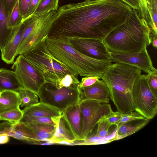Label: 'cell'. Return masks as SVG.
I'll return each mask as SVG.
<instances>
[{
    "mask_svg": "<svg viewBox=\"0 0 157 157\" xmlns=\"http://www.w3.org/2000/svg\"><path fill=\"white\" fill-rule=\"evenodd\" d=\"M146 79L151 92L157 98V70L147 73L146 75Z\"/></svg>",
    "mask_w": 157,
    "mask_h": 157,
    "instance_id": "cell-31",
    "label": "cell"
},
{
    "mask_svg": "<svg viewBox=\"0 0 157 157\" xmlns=\"http://www.w3.org/2000/svg\"><path fill=\"white\" fill-rule=\"evenodd\" d=\"M144 119L146 118L135 111L127 113H122L121 118L115 125L117 126L121 123Z\"/></svg>",
    "mask_w": 157,
    "mask_h": 157,
    "instance_id": "cell-32",
    "label": "cell"
},
{
    "mask_svg": "<svg viewBox=\"0 0 157 157\" xmlns=\"http://www.w3.org/2000/svg\"><path fill=\"white\" fill-rule=\"evenodd\" d=\"M22 110L23 117H58L62 113L56 108L41 102L25 107Z\"/></svg>",
    "mask_w": 157,
    "mask_h": 157,
    "instance_id": "cell-16",
    "label": "cell"
},
{
    "mask_svg": "<svg viewBox=\"0 0 157 157\" xmlns=\"http://www.w3.org/2000/svg\"><path fill=\"white\" fill-rule=\"evenodd\" d=\"M24 87L15 72L0 69V92L9 91L18 92Z\"/></svg>",
    "mask_w": 157,
    "mask_h": 157,
    "instance_id": "cell-17",
    "label": "cell"
},
{
    "mask_svg": "<svg viewBox=\"0 0 157 157\" xmlns=\"http://www.w3.org/2000/svg\"><path fill=\"white\" fill-rule=\"evenodd\" d=\"M147 48L140 52L131 53L110 52V60L112 62L133 66L148 73L156 69L153 65Z\"/></svg>",
    "mask_w": 157,
    "mask_h": 157,
    "instance_id": "cell-12",
    "label": "cell"
},
{
    "mask_svg": "<svg viewBox=\"0 0 157 157\" xmlns=\"http://www.w3.org/2000/svg\"><path fill=\"white\" fill-rule=\"evenodd\" d=\"M151 43H152L153 47L156 49L157 47V35L152 34Z\"/></svg>",
    "mask_w": 157,
    "mask_h": 157,
    "instance_id": "cell-43",
    "label": "cell"
},
{
    "mask_svg": "<svg viewBox=\"0 0 157 157\" xmlns=\"http://www.w3.org/2000/svg\"><path fill=\"white\" fill-rule=\"evenodd\" d=\"M67 39L74 48L87 56L100 60L110 59V51L102 40L79 37H70Z\"/></svg>",
    "mask_w": 157,
    "mask_h": 157,
    "instance_id": "cell-11",
    "label": "cell"
},
{
    "mask_svg": "<svg viewBox=\"0 0 157 157\" xmlns=\"http://www.w3.org/2000/svg\"><path fill=\"white\" fill-rule=\"evenodd\" d=\"M57 11H52L44 13L42 19L30 34L20 44L17 50L16 56L25 54L46 40L56 15Z\"/></svg>",
    "mask_w": 157,
    "mask_h": 157,
    "instance_id": "cell-10",
    "label": "cell"
},
{
    "mask_svg": "<svg viewBox=\"0 0 157 157\" xmlns=\"http://www.w3.org/2000/svg\"><path fill=\"white\" fill-rule=\"evenodd\" d=\"M19 122L40 123L54 125L51 117H23Z\"/></svg>",
    "mask_w": 157,
    "mask_h": 157,
    "instance_id": "cell-33",
    "label": "cell"
},
{
    "mask_svg": "<svg viewBox=\"0 0 157 157\" xmlns=\"http://www.w3.org/2000/svg\"><path fill=\"white\" fill-rule=\"evenodd\" d=\"M78 76L77 75L67 74L63 77L58 80L54 84L58 89L78 85L80 81L78 80Z\"/></svg>",
    "mask_w": 157,
    "mask_h": 157,
    "instance_id": "cell-28",
    "label": "cell"
},
{
    "mask_svg": "<svg viewBox=\"0 0 157 157\" xmlns=\"http://www.w3.org/2000/svg\"><path fill=\"white\" fill-rule=\"evenodd\" d=\"M23 55L42 75L45 82L55 84L67 74L76 75L53 57L47 48L46 40Z\"/></svg>",
    "mask_w": 157,
    "mask_h": 157,
    "instance_id": "cell-5",
    "label": "cell"
},
{
    "mask_svg": "<svg viewBox=\"0 0 157 157\" xmlns=\"http://www.w3.org/2000/svg\"><path fill=\"white\" fill-rule=\"evenodd\" d=\"M23 21L19 8L18 1L9 15L10 27L13 29L19 26Z\"/></svg>",
    "mask_w": 157,
    "mask_h": 157,
    "instance_id": "cell-29",
    "label": "cell"
},
{
    "mask_svg": "<svg viewBox=\"0 0 157 157\" xmlns=\"http://www.w3.org/2000/svg\"><path fill=\"white\" fill-rule=\"evenodd\" d=\"M101 78L98 76L84 77L82 78L81 81L78 85V89L88 87L91 86L100 80Z\"/></svg>",
    "mask_w": 157,
    "mask_h": 157,
    "instance_id": "cell-34",
    "label": "cell"
},
{
    "mask_svg": "<svg viewBox=\"0 0 157 157\" xmlns=\"http://www.w3.org/2000/svg\"><path fill=\"white\" fill-rule=\"evenodd\" d=\"M132 96L135 111L150 120L157 113V98L150 90L146 75H141L135 81Z\"/></svg>",
    "mask_w": 157,
    "mask_h": 157,
    "instance_id": "cell-7",
    "label": "cell"
},
{
    "mask_svg": "<svg viewBox=\"0 0 157 157\" xmlns=\"http://www.w3.org/2000/svg\"><path fill=\"white\" fill-rule=\"evenodd\" d=\"M46 41L47 48L53 57L78 75L101 77L112 64L110 60L97 59L81 53L74 48L67 39L47 38Z\"/></svg>",
    "mask_w": 157,
    "mask_h": 157,
    "instance_id": "cell-3",
    "label": "cell"
},
{
    "mask_svg": "<svg viewBox=\"0 0 157 157\" xmlns=\"http://www.w3.org/2000/svg\"><path fill=\"white\" fill-rule=\"evenodd\" d=\"M21 107H27L39 102L38 95L34 92L23 88L18 92Z\"/></svg>",
    "mask_w": 157,
    "mask_h": 157,
    "instance_id": "cell-23",
    "label": "cell"
},
{
    "mask_svg": "<svg viewBox=\"0 0 157 157\" xmlns=\"http://www.w3.org/2000/svg\"><path fill=\"white\" fill-rule=\"evenodd\" d=\"M31 0H18V4L20 13L23 21L26 18L29 7Z\"/></svg>",
    "mask_w": 157,
    "mask_h": 157,
    "instance_id": "cell-35",
    "label": "cell"
},
{
    "mask_svg": "<svg viewBox=\"0 0 157 157\" xmlns=\"http://www.w3.org/2000/svg\"><path fill=\"white\" fill-rule=\"evenodd\" d=\"M71 125L77 140H80L82 129L81 113L79 103L70 105L63 112Z\"/></svg>",
    "mask_w": 157,
    "mask_h": 157,
    "instance_id": "cell-19",
    "label": "cell"
},
{
    "mask_svg": "<svg viewBox=\"0 0 157 157\" xmlns=\"http://www.w3.org/2000/svg\"><path fill=\"white\" fill-rule=\"evenodd\" d=\"M147 119L136 120L121 123L117 128L116 140L122 139L138 131L149 122Z\"/></svg>",
    "mask_w": 157,
    "mask_h": 157,
    "instance_id": "cell-20",
    "label": "cell"
},
{
    "mask_svg": "<svg viewBox=\"0 0 157 157\" xmlns=\"http://www.w3.org/2000/svg\"><path fill=\"white\" fill-rule=\"evenodd\" d=\"M55 127L53 136L49 141L52 144L71 145L77 140L71 125L63 113L58 117H51Z\"/></svg>",
    "mask_w": 157,
    "mask_h": 157,
    "instance_id": "cell-13",
    "label": "cell"
},
{
    "mask_svg": "<svg viewBox=\"0 0 157 157\" xmlns=\"http://www.w3.org/2000/svg\"><path fill=\"white\" fill-rule=\"evenodd\" d=\"M20 101L17 92L5 91L0 92V114L13 109H20Z\"/></svg>",
    "mask_w": 157,
    "mask_h": 157,
    "instance_id": "cell-22",
    "label": "cell"
},
{
    "mask_svg": "<svg viewBox=\"0 0 157 157\" xmlns=\"http://www.w3.org/2000/svg\"><path fill=\"white\" fill-rule=\"evenodd\" d=\"M122 113L119 111H113L103 117L111 125H115L121 117Z\"/></svg>",
    "mask_w": 157,
    "mask_h": 157,
    "instance_id": "cell-36",
    "label": "cell"
},
{
    "mask_svg": "<svg viewBox=\"0 0 157 157\" xmlns=\"http://www.w3.org/2000/svg\"><path fill=\"white\" fill-rule=\"evenodd\" d=\"M130 6L133 9L138 10L139 8V4L137 0H121Z\"/></svg>",
    "mask_w": 157,
    "mask_h": 157,
    "instance_id": "cell-41",
    "label": "cell"
},
{
    "mask_svg": "<svg viewBox=\"0 0 157 157\" xmlns=\"http://www.w3.org/2000/svg\"><path fill=\"white\" fill-rule=\"evenodd\" d=\"M10 140L9 136L3 134H0V144H6Z\"/></svg>",
    "mask_w": 157,
    "mask_h": 157,
    "instance_id": "cell-42",
    "label": "cell"
},
{
    "mask_svg": "<svg viewBox=\"0 0 157 157\" xmlns=\"http://www.w3.org/2000/svg\"><path fill=\"white\" fill-rule=\"evenodd\" d=\"M97 124V129L96 133L94 134L95 136L100 137H105L111 133L109 132L111 125L103 117L99 120Z\"/></svg>",
    "mask_w": 157,
    "mask_h": 157,
    "instance_id": "cell-30",
    "label": "cell"
},
{
    "mask_svg": "<svg viewBox=\"0 0 157 157\" xmlns=\"http://www.w3.org/2000/svg\"><path fill=\"white\" fill-rule=\"evenodd\" d=\"M22 110L13 109L0 114V120H5L13 124L19 123L23 117Z\"/></svg>",
    "mask_w": 157,
    "mask_h": 157,
    "instance_id": "cell-26",
    "label": "cell"
},
{
    "mask_svg": "<svg viewBox=\"0 0 157 157\" xmlns=\"http://www.w3.org/2000/svg\"><path fill=\"white\" fill-rule=\"evenodd\" d=\"M133 11L121 0H85L66 5L61 20L64 31L70 37L103 40L123 23Z\"/></svg>",
    "mask_w": 157,
    "mask_h": 157,
    "instance_id": "cell-1",
    "label": "cell"
},
{
    "mask_svg": "<svg viewBox=\"0 0 157 157\" xmlns=\"http://www.w3.org/2000/svg\"><path fill=\"white\" fill-rule=\"evenodd\" d=\"M147 23L152 26L157 25V0H147Z\"/></svg>",
    "mask_w": 157,
    "mask_h": 157,
    "instance_id": "cell-27",
    "label": "cell"
},
{
    "mask_svg": "<svg viewBox=\"0 0 157 157\" xmlns=\"http://www.w3.org/2000/svg\"><path fill=\"white\" fill-rule=\"evenodd\" d=\"M39 1L40 0H31L29 7L26 19L32 15L37 7Z\"/></svg>",
    "mask_w": 157,
    "mask_h": 157,
    "instance_id": "cell-40",
    "label": "cell"
},
{
    "mask_svg": "<svg viewBox=\"0 0 157 157\" xmlns=\"http://www.w3.org/2000/svg\"><path fill=\"white\" fill-rule=\"evenodd\" d=\"M78 89L80 100L87 99L109 103L110 98L109 90L106 84L102 80H99L90 86Z\"/></svg>",
    "mask_w": 157,
    "mask_h": 157,
    "instance_id": "cell-14",
    "label": "cell"
},
{
    "mask_svg": "<svg viewBox=\"0 0 157 157\" xmlns=\"http://www.w3.org/2000/svg\"><path fill=\"white\" fill-rule=\"evenodd\" d=\"M14 29H12L10 27L9 16L5 8L4 0H0V50L5 46Z\"/></svg>",
    "mask_w": 157,
    "mask_h": 157,
    "instance_id": "cell-21",
    "label": "cell"
},
{
    "mask_svg": "<svg viewBox=\"0 0 157 157\" xmlns=\"http://www.w3.org/2000/svg\"><path fill=\"white\" fill-rule=\"evenodd\" d=\"M14 124L8 121L0 124V134L6 135L10 136Z\"/></svg>",
    "mask_w": 157,
    "mask_h": 157,
    "instance_id": "cell-38",
    "label": "cell"
},
{
    "mask_svg": "<svg viewBox=\"0 0 157 157\" xmlns=\"http://www.w3.org/2000/svg\"><path fill=\"white\" fill-rule=\"evenodd\" d=\"M78 85L58 89L54 84L45 82L41 86L38 96L40 102L56 108L62 113L67 107L80 101Z\"/></svg>",
    "mask_w": 157,
    "mask_h": 157,
    "instance_id": "cell-6",
    "label": "cell"
},
{
    "mask_svg": "<svg viewBox=\"0 0 157 157\" xmlns=\"http://www.w3.org/2000/svg\"><path fill=\"white\" fill-rule=\"evenodd\" d=\"M152 32L146 21L133 9L126 21L102 40L110 52L131 53L141 51L151 43Z\"/></svg>",
    "mask_w": 157,
    "mask_h": 157,
    "instance_id": "cell-2",
    "label": "cell"
},
{
    "mask_svg": "<svg viewBox=\"0 0 157 157\" xmlns=\"http://www.w3.org/2000/svg\"><path fill=\"white\" fill-rule=\"evenodd\" d=\"M139 4V8L137 10L139 15L147 22V0H137Z\"/></svg>",
    "mask_w": 157,
    "mask_h": 157,
    "instance_id": "cell-37",
    "label": "cell"
},
{
    "mask_svg": "<svg viewBox=\"0 0 157 157\" xmlns=\"http://www.w3.org/2000/svg\"><path fill=\"white\" fill-rule=\"evenodd\" d=\"M117 136L116 127L113 131L108 136L103 137H98L94 135H89L86 138L81 142L74 143L73 145H94L96 142L105 140H112L113 141L116 140Z\"/></svg>",
    "mask_w": 157,
    "mask_h": 157,
    "instance_id": "cell-25",
    "label": "cell"
},
{
    "mask_svg": "<svg viewBox=\"0 0 157 157\" xmlns=\"http://www.w3.org/2000/svg\"><path fill=\"white\" fill-rule=\"evenodd\" d=\"M18 0H4L5 8L9 16Z\"/></svg>",
    "mask_w": 157,
    "mask_h": 157,
    "instance_id": "cell-39",
    "label": "cell"
},
{
    "mask_svg": "<svg viewBox=\"0 0 157 157\" xmlns=\"http://www.w3.org/2000/svg\"><path fill=\"white\" fill-rule=\"evenodd\" d=\"M82 129L80 140H84L92 132L101 119L113 111L109 103L90 99L80 100Z\"/></svg>",
    "mask_w": 157,
    "mask_h": 157,
    "instance_id": "cell-8",
    "label": "cell"
},
{
    "mask_svg": "<svg viewBox=\"0 0 157 157\" xmlns=\"http://www.w3.org/2000/svg\"><path fill=\"white\" fill-rule=\"evenodd\" d=\"M59 0H40L32 15L37 16L52 11H57Z\"/></svg>",
    "mask_w": 157,
    "mask_h": 157,
    "instance_id": "cell-24",
    "label": "cell"
},
{
    "mask_svg": "<svg viewBox=\"0 0 157 157\" xmlns=\"http://www.w3.org/2000/svg\"><path fill=\"white\" fill-rule=\"evenodd\" d=\"M35 138L37 144L41 142L49 141L55 131L54 125L44 123H23Z\"/></svg>",
    "mask_w": 157,
    "mask_h": 157,
    "instance_id": "cell-18",
    "label": "cell"
},
{
    "mask_svg": "<svg viewBox=\"0 0 157 157\" xmlns=\"http://www.w3.org/2000/svg\"><path fill=\"white\" fill-rule=\"evenodd\" d=\"M141 73V70L136 67L115 63L112 64L101 76L107 86L110 98L118 111L125 113L135 111L132 90Z\"/></svg>",
    "mask_w": 157,
    "mask_h": 157,
    "instance_id": "cell-4",
    "label": "cell"
},
{
    "mask_svg": "<svg viewBox=\"0 0 157 157\" xmlns=\"http://www.w3.org/2000/svg\"><path fill=\"white\" fill-rule=\"evenodd\" d=\"M12 68L16 73L24 88L38 95L40 89L45 80L33 64L23 55H20L14 62Z\"/></svg>",
    "mask_w": 157,
    "mask_h": 157,
    "instance_id": "cell-9",
    "label": "cell"
},
{
    "mask_svg": "<svg viewBox=\"0 0 157 157\" xmlns=\"http://www.w3.org/2000/svg\"><path fill=\"white\" fill-rule=\"evenodd\" d=\"M24 28L23 21L19 26L13 29L5 46L1 50L2 59L7 64H13L14 62L21 40Z\"/></svg>",
    "mask_w": 157,
    "mask_h": 157,
    "instance_id": "cell-15",
    "label": "cell"
}]
</instances>
